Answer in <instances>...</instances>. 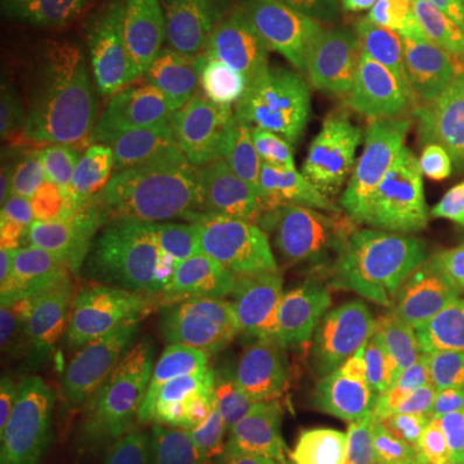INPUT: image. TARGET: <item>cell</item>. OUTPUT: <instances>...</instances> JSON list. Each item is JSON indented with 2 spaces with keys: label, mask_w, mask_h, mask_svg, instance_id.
<instances>
[{
  "label": "cell",
  "mask_w": 464,
  "mask_h": 464,
  "mask_svg": "<svg viewBox=\"0 0 464 464\" xmlns=\"http://www.w3.org/2000/svg\"><path fill=\"white\" fill-rule=\"evenodd\" d=\"M194 181L163 91L91 85L52 227V276L78 289L170 282L194 246Z\"/></svg>",
  "instance_id": "obj_1"
},
{
  "label": "cell",
  "mask_w": 464,
  "mask_h": 464,
  "mask_svg": "<svg viewBox=\"0 0 464 464\" xmlns=\"http://www.w3.org/2000/svg\"><path fill=\"white\" fill-rule=\"evenodd\" d=\"M207 451L237 441L323 444L402 431L398 338L359 295L225 348L183 402Z\"/></svg>",
  "instance_id": "obj_2"
},
{
  "label": "cell",
  "mask_w": 464,
  "mask_h": 464,
  "mask_svg": "<svg viewBox=\"0 0 464 464\" xmlns=\"http://www.w3.org/2000/svg\"><path fill=\"white\" fill-rule=\"evenodd\" d=\"M246 24V0H212L168 47L186 158L207 197L282 155L250 91Z\"/></svg>",
  "instance_id": "obj_3"
},
{
  "label": "cell",
  "mask_w": 464,
  "mask_h": 464,
  "mask_svg": "<svg viewBox=\"0 0 464 464\" xmlns=\"http://www.w3.org/2000/svg\"><path fill=\"white\" fill-rule=\"evenodd\" d=\"M464 243V215L439 212L392 186L348 225L341 253L353 292L387 333L444 317L449 276Z\"/></svg>",
  "instance_id": "obj_4"
},
{
  "label": "cell",
  "mask_w": 464,
  "mask_h": 464,
  "mask_svg": "<svg viewBox=\"0 0 464 464\" xmlns=\"http://www.w3.org/2000/svg\"><path fill=\"white\" fill-rule=\"evenodd\" d=\"M348 225L331 191L307 170H258L219 194L170 284L188 289L222 266L338 248Z\"/></svg>",
  "instance_id": "obj_5"
},
{
  "label": "cell",
  "mask_w": 464,
  "mask_h": 464,
  "mask_svg": "<svg viewBox=\"0 0 464 464\" xmlns=\"http://www.w3.org/2000/svg\"><path fill=\"white\" fill-rule=\"evenodd\" d=\"M451 24L449 0H328L338 93L372 111H395Z\"/></svg>",
  "instance_id": "obj_6"
},
{
  "label": "cell",
  "mask_w": 464,
  "mask_h": 464,
  "mask_svg": "<svg viewBox=\"0 0 464 464\" xmlns=\"http://www.w3.org/2000/svg\"><path fill=\"white\" fill-rule=\"evenodd\" d=\"M250 91L279 152L307 124L333 81V44L320 0H246Z\"/></svg>",
  "instance_id": "obj_7"
},
{
  "label": "cell",
  "mask_w": 464,
  "mask_h": 464,
  "mask_svg": "<svg viewBox=\"0 0 464 464\" xmlns=\"http://www.w3.org/2000/svg\"><path fill=\"white\" fill-rule=\"evenodd\" d=\"M284 155L289 166L315 176L351 222L400 179L392 111H372L341 93L323 96Z\"/></svg>",
  "instance_id": "obj_8"
},
{
  "label": "cell",
  "mask_w": 464,
  "mask_h": 464,
  "mask_svg": "<svg viewBox=\"0 0 464 464\" xmlns=\"http://www.w3.org/2000/svg\"><path fill=\"white\" fill-rule=\"evenodd\" d=\"M194 286L225 299L227 346L286 328L356 295L341 246L222 266Z\"/></svg>",
  "instance_id": "obj_9"
},
{
  "label": "cell",
  "mask_w": 464,
  "mask_h": 464,
  "mask_svg": "<svg viewBox=\"0 0 464 464\" xmlns=\"http://www.w3.org/2000/svg\"><path fill=\"white\" fill-rule=\"evenodd\" d=\"M227 348V307L212 289L188 286L163 307L150 335L140 380L134 384V413L142 426L155 415L183 405L212 374Z\"/></svg>",
  "instance_id": "obj_10"
},
{
  "label": "cell",
  "mask_w": 464,
  "mask_h": 464,
  "mask_svg": "<svg viewBox=\"0 0 464 464\" xmlns=\"http://www.w3.org/2000/svg\"><path fill=\"white\" fill-rule=\"evenodd\" d=\"M186 0H70L60 8L16 18L26 42L72 54H124L166 26Z\"/></svg>",
  "instance_id": "obj_11"
},
{
  "label": "cell",
  "mask_w": 464,
  "mask_h": 464,
  "mask_svg": "<svg viewBox=\"0 0 464 464\" xmlns=\"http://www.w3.org/2000/svg\"><path fill=\"white\" fill-rule=\"evenodd\" d=\"M402 431L464 436V338L447 317L398 333Z\"/></svg>",
  "instance_id": "obj_12"
},
{
  "label": "cell",
  "mask_w": 464,
  "mask_h": 464,
  "mask_svg": "<svg viewBox=\"0 0 464 464\" xmlns=\"http://www.w3.org/2000/svg\"><path fill=\"white\" fill-rule=\"evenodd\" d=\"M400 179L415 199L464 215V134L408 103L392 111Z\"/></svg>",
  "instance_id": "obj_13"
},
{
  "label": "cell",
  "mask_w": 464,
  "mask_h": 464,
  "mask_svg": "<svg viewBox=\"0 0 464 464\" xmlns=\"http://www.w3.org/2000/svg\"><path fill=\"white\" fill-rule=\"evenodd\" d=\"M93 362L111 366L130 392L140 380L150 335L163 315L160 302L148 289H96L81 299Z\"/></svg>",
  "instance_id": "obj_14"
},
{
  "label": "cell",
  "mask_w": 464,
  "mask_h": 464,
  "mask_svg": "<svg viewBox=\"0 0 464 464\" xmlns=\"http://www.w3.org/2000/svg\"><path fill=\"white\" fill-rule=\"evenodd\" d=\"M52 225L36 186L18 160H3L0 179V271L5 282L39 284L52 276Z\"/></svg>",
  "instance_id": "obj_15"
},
{
  "label": "cell",
  "mask_w": 464,
  "mask_h": 464,
  "mask_svg": "<svg viewBox=\"0 0 464 464\" xmlns=\"http://www.w3.org/2000/svg\"><path fill=\"white\" fill-rule=\"evenodd\" d=\"M93 359L81 299L50 307L26 335L24 390L63 398L72 380Z\"/></svg>",
  "instance_id": "obj_16"
},
{
  "label": "cell",
  "mask_w": 464,
  "mask_h": 464,
  "mask_svg": "<svg viewBox=\"0 0 464 464\" xmlns=\"http://www.w3.org/2000/svg\"><path fill=\"white\" fill-rule=\"evenodd\" d=\"M207 451L186 405L155 415L145 429L114 441H67L54 464H194Z\"/></svg>",
  "instance_id": "obj_17"
},
{
  "label": "cell",
  "mask_w": 464,
  "mask_h": 464,
  "mask_svg": "<svg viewBox=\"0 0 464 464\" xmlns=\"http://www.w3.org/2000/svg\"><path fill=\"white\" fill-rule=\"evenodd\" d=\"M60 400L70 441L99 444L145 429L134 413V400L127 382L121 380L119 372L101 362L85 366Z\"/></svg>",
  "instance_id": "obj_18"
},
{
  "label": "cell",
  "mask_w": 464,
  "mask_h": 464,
  "mask_svg": "<svg viewBox=\"0 0 464 464\" xmlns=\"http://www.w3.org/2000/svg\"><path fill=\"white\" fill-rule=\"evenodd\" d=\"M408 106L464 134V24L449 32L431 52L408 96Z\"/></svg>",
  "instance_id": "obj_19"
},
{
  "label": "cell",
  "mask_w": 464,
  "mask_h": 464,
  "mask_svg": "<svg viewBox=\"0 0 464 464\" xmlns=\"http://www.w3.org/2000/svg\"><path fill=\"white\" fill-rule=\"evenodd\" d=\"M3 429L24 436L50 454H60L67 441L63 400L36 390H21L16 400L3 411Z\"/></svg>",
  "instance_id": "obj_20"
},
{
  "label": "cell",
  "mask_w": 464,
  "mask_h": 464,
  "mask_svg": "<svg viewBox=\"0 0 464 464\" xmlns=\"http://www.w3.org/2000/svg\"><path fill=\"white\" fill-rule=\"evenodd\" d=\"M387 444L398 449L400 464H464V436L444 431H398Z\"/></svg>",
  "instance_id": "obj_21"
},
{
  "label": "cell",
  "mask_w": 464,
  "mask_h": 464,
  "mask_svg": "<svg viewBox=\"0 0 464 464\" xmlns=\"http://www.w3.org/2000/svg\"><path fill=\"white\" fill-rule=\"evenodd\" d=\"M201 464H310L307 444L282 441H237L209 449Z\"/></svg>",
  "instance_id": "obj_22"
},
{
  "label": "cell",
  "mask_w": 464,
  "mask_h": 464,
  "mask_svg": "<svg viewBox=\"0 0 464 464\" xmlns=\"http://www.w3.org/2000/svg\"><path fill=\"white\" fill-rule=\"evenodd\" d=\"M26 335L16 320H3V343H0V405L3 411L24 390V359H26Z\"/></svg>",
  "instance_id": "obj_23"
},
{
  "label": "cell",
  "mask_w": 464,
  "mask_h": 464,
  "mask_svg": "<svg viewBox=\"0 0 464 464\" xmlns=\"http://www.w3.org/2000/svg\"><path fill=\"white\" fill-rule=\"evenodd\" d=\"M310 464H400L398 449L384 447H343V444H307Z\"/></svg>",
  "instance_id": "obj_24"
},
{
  "label": "cell",
  "mask_w": 464,
  "mask_h": 464,
  "mask_svg": "<svg viewBox=\"0 0 464 464\" xmlns=\"http://www.w3.org/2000/svg\"><path fill=\"white\" fill-rule=\"evenodd\" d=\"M57 457L47 449L36 447L24 436L3 429L0 431V464H54Z\"/></svg>",
  "instance_id": "obj_25"
},
{
  "label": "cell",
  "mask_w": 464,
  "mask_h": 464,
  "mask_svg": "<svg viewBox=\"0 0 464 464\" xmlns=\"http://www.w3.org/2000/svg\"><path fill=\"white\" fill-rule=\"evenodd\" d=\"M444 317L464 338V243L457 253V258H454V266H451L447 299H444Z\"/></svg>",
  "instance_id": "obj_26"
},
{
  "label": "cell",
  "mask_w": 464,
  "mask_h": 464,
  "mask_svg": "<svg viewBox=\"0 0 464 464\" xmlns=\"http://www.w3.org/2000/svg\"><path fill=\"white\" fill-rule=\"evenodd\" d=\"M65 3H70V0H5V18L8 21H16V18L32 16V14L60 8Z\"/></svg>",
  "instance_id": "obj_27"
}]
</instances>
